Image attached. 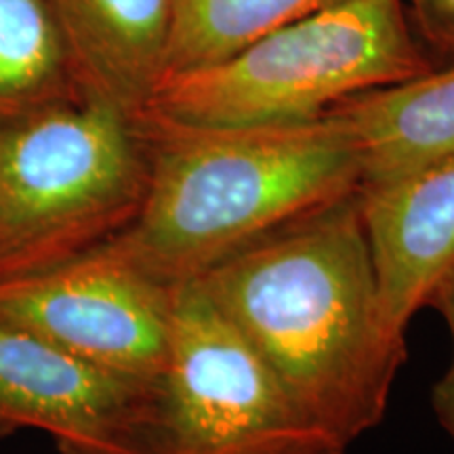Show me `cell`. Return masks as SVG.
<instances>
[{"label": "cell", "mask_w": 454, "mask_h": 454, "mask_svg": "<svg viewBox=\"0 0 454 454\" xmlns=\"http://www.w3.org/2000/svg\"><path fill=\"white\" fill-rule=\"evenodd\" d=\"M357 198L385 316L406 333L454 271V152Z\"/></svg>", "instance_id": "obj_8"}, {"label": "cell", "mask_w": 454, "mask_h": 454, "mask_svg": "<svg viewBox=\"0 0 454 454\" xmlns=\"http://www.w3.org/2000/svg\"><path fill=\"white\" fill-rule=\"evenodd\" d=\"M427 308H434L446 322L452 339V360L446 372L435 381L431 389V406H434L435 419L442 429L450 435L454 442V271L440 284L438 291L434 293Z\"/></svg>", "instance_id": "obj_14"}, {"label": "cell", "mask_w": 454, "mask_h": 454, "mask_svg": "<svg viewBox=\"0 0 454 454\" xmlns=\"http://www.w3.org/2000/svg\"><path fill=\"white\" fill-rule=\"evenodd\" d=\"M419 43L431 59L454 61V0H402Z\"/></svg>", "instance_id": "obj_13"}, {"label": "cell", "mask_w": 454, "mask_h": 454, "mask_svg": "<svg viewBox=\"0 0 454 454\" xmlns=\"http://www.w3.org/2000/svg\"><path fill=\"white\" fill-rule=\"evenodd\" d=\"M357 194L196 280L284 387L349 448L381 425L408 357L406 333L385 316Z\"/></svg>", "instance_id": "obj_1"}, {"label": "cell", "mask_w": 454, "mask_h": 454, "mask_svg": "<svg viewBox=\"0 0 454 454\" xmlns=\"http://www.w3.org/2000/svg\"><path fill=\"white\" fill-rule=\"evenodd\" d=\"M82 95L47 0H0V118Z\"/></svg>", "instance_id": "obj_11"}, {"label": "cell", "mask_w": 454, "mask_h": 454, "mask_svg": "<svg viewBox=\"0 0 454 454\" xmlns=\"http://www.w3.org/2000/svg\"><path fill=\"white\" fill-rule=\"evenodd\" d=\"M150 170L133 221L104 247L177 288L305 215L354 196L362 160L348 124L194 127L141 114Z\"/></svg>", "instance_id": "obj_2"}, {"label": "cell", "mask_w": 454, "mask_h": 454, "mask_svg": "<svg viewBox=\"0 0 454 454\" xmlns=\"http://www.w3.org/2000/svg\"><path fill=\"white\" fill-rule=\"evenodd\" d=\"M328 112L354 135L362 187L394 179L454 152V64L351 95Z\"/></svg>", "instance_id": "obj_10"}, {"label": "cell", "mask_w": 454, "mask_h": 454, "mask_svg": "<svg viewBox=\"0 0 454 454\" xmlns=\"http://www.w3.org/2000/svg\"><path fill=\"white\" fill-rule=\"evenodd\" d=\"M89 98L141 116L167 70L173 0H47Z\"/></svg>", "instance_id": "obj_9"}, {"label": "cell", "mask_w": 454, "mask_h": 454, "mask_svg": "<svg viewBox=\"0 0 454 454\" xmlns=\"http://www.w3.org/2000/svg\"><path fill=\"white\" fill-rule=\"evenodd\" d=\"M156 391L0 322V440L34 429L59 454H147Z\"/></svg>", "instance_id": "obj_7"}, {"label": "cell", "mask_w": 454, "mask_h": 454, "mask_svg": "<svg viewBox=\"0 0 454 454\" xmlns=\"http://www.w3.org/2000/svg\"><path fill=\"white\" fill-rule=\"evenodd\" d=\"M175 291L101 244L57 268L0 280V322L101 371L158 385Z\"/></svg>", "instance_id": "obj_6"}, {"label": "cell", "mask_w": 454, "mask_h": 454, "mask_svg": "<svg viewBox=\"0 0 454 454\" xmlns=\"http://www.w3.org/2000/svg\"><path fill=\"white\" fill-rule=\"evenodd\" d=\"M337 0H173L167 70L217 64L265 34Z\"/></svg>", "instance_id": "obj_12"}, {"label": "cell", "mask_w": 454, "mask_h": 454, "mask_svg": "<svg viewBox=\"0 0 454 454\" xmlns=\"http://www.w3.org/2000/svg\"><path fill=\"white\" fill-rule=\"evenodd\" d=\"M434 67L402 0H337L217 64L167 74L141 114L194 127L308 122Z\"/></svg>", "instance_id": "obj_3"}, {"label": "cell", "mask_w": 454, "mask_h": 454, "mask_svg": "<svg viewBox=\"0 0 454 454\" xmlns=\"http://www.w3.org/2000/svg\"><path fill=\"white\" fill-rule=\"evenodd\" d=\"M196 282L175 291L147 454H348Z\"/></svg>", "instance_id": "obj_5"}, {"label": "cell", "mask_w": 454, "mask_h": 454, "mask_svg": "<svg viewBox=\"0 0 454 454\" xmlns=\"http://www.w3.org/2000/svg\"><path fill=\"white\" fill-rule=\"evenodd\" d=\"M150 170L139 116L64 99L0 118V280L82 257L121 234Z\"/></svg>", "instance_id": "obj_4"}]
</instances>
